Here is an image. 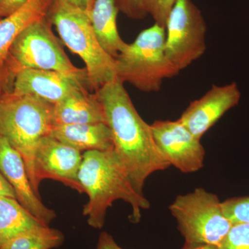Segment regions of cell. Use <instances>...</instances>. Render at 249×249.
<instances>
[{"instance_id":"cell-1","label":"cell","mask_w":249,"mask_h":249,"mask_svg":"<svg viewBox=\"0 0 249 249\" xmlns=\"http://www.w3.org/2000/svg\"><path fill=\"white\" fill-rule=\"evenodd\" d=\"M95 93L112 134L114 151L134 189L144 196L147 178L156 172L169 168L170 164L157 147L150 124L139 115L124 83L116 79Z\"/></svg>"},{"instance_id":"cell-3","label":"cell","mask_w":249,"mask_h":249,"mask_svg":"<svg viewBox=\"0 0 249 249\" xmlns=\"http://www.w3.org/2000/svg\"><path fill=\"white\" fill-rule=\"evenodd\" d=\"M51 24L47 16L42 18L15 39L0 72V94L11 91L15 76L27 69L59 72L90 89L86 69L78 68L70 61Z\"/></svg>"},{"instance_id":"cell-19","label":"cell","mask_w":249,"mask_h":249,"mask_svg":"<svg viewBox=\"0 0 249 249\" xmlns=\"http://www.w3.org/2000/svg\"><path fill=\"white\" fill-rule=\"evenodd\" d=\"M64 240L60 231L43 226L8 241L0 249H53L60 247Z\"/></svg>"},{"instance_id":"cell-13","label":"cell","mask_w":249,"mask_h":249,"mask_svg":"<svg viewBox=\"0 0 249 249\" xmlns=\"http://www.w3.org/2000/svg\"><path fill=\"white\" fill-rule=\"evenodd\" d=\"M88 89L71 77L48 70L27 69L14 77L11 91L17 94L30 95L54 105L78 90Z\"/></svg>"},{"instance_id":"cell-22","label":"cell","mask_w":249,"mask_h":249,"mask_svg":"<svg viewBox=\"0 0 249 249\" xmlns=\"http://www.w3.org/2000/svg\"><path fill=\"white\" fill-rule=\"evenodd\" d=\"M176 0H144L145 11L150 15L156 24L165 27L167 19Z\"/></svg>"},{"instance_id":"cell-29","label":"cell","mask_w":249,"mask_h":249,"mask_svg":"<svg viewBox=\"0 0 249 249\" xmlns=\"http://www.w3.org/2000/svg\"><path fill=\"white\" fill-rule=\"evenodd\" d=\"M0 18H1V16H0Z\"/></svg>"},{"instance_id":"cell-21","label":"cell","mask_w":249,"mask_h":249,"mask_svg":"<svg viewBox=\"0 0 249 249\" xmlns=\"http://www.w3.org/2000/svg\"><path fill=\"white\" fill-rule=\"evenodd\" d=\"M218 249H249V224H232Z\"/></svg>"},{"instance_id":"cell-16","label":"cell","mask_w":249,"mask_h":249,"mask_svg":"<svg viewBox=\"0 0 249 249\" xmlns=\"http://www.w3.org/2000/svg\"><path fill=\"white\" fill-rule=\"evenodd\" d=\"M53 0H29L21 9L0 19V72L16 37L32 23L47 17Z\"/></svg>"},{"instance_id":"cell-5","label":"cell","mask_w":249,"mask_h":249,"mask_svg":"<svg viewBox=\"0 0 249 249\" xmlns=\"http://www.w3.org/2000/svg\"><path fill=\"white\" fill-rule=\"evenodd\" d=\"M47 17L56 28L62 42L85 62L90 89L96 91L116 80L115 59L100 45L89 12L53 0Z\"/></svg>"},{"instance_id":"cell-9","label":"cell","mask_w":249,"mask_h":249,"mask_svg":"<svg viewBox=\"0 0 249 249\" xmlns=\"http://www.w3.org/2000/svg\"><path fill=\"white\" fill-rule=\"evenodd\" d=\"M156 144L170 165L183 173H196L204 166V147L178 121H156L150 124Z\"/></svg>"},{"instance_id":"cell-25","label":"cell","mask_w":249,"mask_h":249,"mask_svg":"<svg viewBox=\"0 0 249 249\" xmlns=\"http://www.w3.org/2000/svg\"><path fill=\"white\" fill-rule=\"evenodd\" d=\"M96 249H123L118 245L112 236L107 232H103L98 238Z\"/></svg>"},{"instance_id":"cell-26","label":"cell","mask_w":249,"mask_h":249,"mask_svg":"<svg viewBox=\"0 0 249 249\" xmlns=\"http://www.w3.org/2000/svg\"><path fill=\"white\" fill-rule=\"evenodd\" d=\"M2 196L16 199V193L14 188L4 178V175L0 173V197Z\"/></svg>"},{"instance_id":"cell-7","label":"cell","mask_w":249,"mask_h":249,"mask_svg":"<svg viewBox=\"0 0 249 249\" xmlns=\"http://www.w3.org/2000/svg\"><path fill=\"white\" fill-rule=\"evenodd\" d=\"M169 210L188 243L218 247L232 226L224 214L218 196L204 188L177 196Z\"/></svg>"},{"instance_id":"cell-14","label":"cell","mask_w":249,"mask_h":249,"mask_svg":"<svg viewBox=\"0 0 249 249\" xmlns=\"http://www.w3.org/2000/svg\"><path fill=\"white\" fill-rule=\"evenodd\" d=\"M50 136L83 153L114 150L112 134L106 123L55 124Z\"/></svg>"},{"instance_id":"cell-10","label":"cell","mask_w":249,"mask_h":249,"mask_svg":"<svg viewBox=\"0 0 249 249\" xmlns=\"http://www.w3.org/2000/svg\"><path fill=\"white\" fill-rule=\"evenodd\" d=\"M82 160V152L52 136H46L41 139L36 150V181L40 186L42 180L51 178L83 193L78 178Z\"/></svg>"},{"instance_id":"cell-2","label":"cell","mask_w":249,"mask_h":249,"mask_svg":"<svg viewBox=\"0 0 249 249\" xmlns=\"http://www.w3.org/2000/svg\"><path fill=\"white\" fill-rule=\"evenodd\" d=\"M78 178L83 193L89 197L83 207V214L93 229H102L108 208L116 200L130 205L132 222H139L142 210L150 207L145 196L134 189L127 171L114 150L83 153Z\"/></svg>"},{"instance_id":"cell-23","label":"cell","mask_w":249,"mask_h":249,"mask_svg":"<svg viewBox=\"0 0 249 249\" xmlns=\"http://www.w3.org/2000/svg\"><path fill=\"white\" fill-rule=\"evenodd\" d=\"M119 11L132 19H144L147 16L144 0H114Z\"/></svg>"},{"instance_id":"cell-18","label":"cell","mask_w":249,"mask_h":249,"mask_svg":"<svg viewBox=\"0 0 249 249\" xmlns=\"http://www.w3.org/2000/svg\"><path fill=\"white\" fill-rule=\"evenodd\" d=\"M43 226L47 225L31 214L17 199L0 197V247L18 235Z\"/></svg>"},{"instance_id":"cell-17","label":"cell","mask_w":249,"mask_h":249,"mask_svg":"<svg viewBox=\"0 0 249 249\" xmlns=\"http://www.w3.org/2000/svg\"><path fill=\"white\" fill-rule=\"evenodd\" d=\"M119 11L114 0H93L89 11L90 20L100 45L114 58L127 44L118 31Z\"/></svg>"},{"instance_id":"cell-27","label":"cell","mask_w":249,"mask_h":249,"mask_svg":"<svg viewBox=\"0 0 249 249\" xmlns=\"http://www.w3.org/2000/svg\"><path fill=\"white\" fill-rule=\"evenodd\" d=\"M60 1H65L67 4L76 6L89 13L93 3V0H60Z\"/></svg>"},{"instance_id":"cell-15","label":"cell","mask_w":249,"mask_h":249,"mask_svg":"<svg viewBox=\"0 0 249 249\" xmlns=\"http://www.w3.org/2000/svg\"><path fill=\"white\" fill-rule=\"evenodd\" d=\"M55 124L106 123L102 105L96 93L78 90L53 106Z\"/></svg>"},{"instance_id":"cell-6","label":"cell","mask_w":249,"mask_h":249,"mask_svg":"<svg viewBox=\"0 0 249 249\" xmlns=\"http://www.w3.org/2000/svg\"><path fill=\"white\" fill-rule=\"evenodd\" d=\"M165 29L156 24L142 31L115 58L116 79L144 92L160 91L163 81L178 74L165 53Z\"/></svg>"},{"instance_id":"cell-11","label":"cell","mask_w":249,"mask_h":249,"mask_svg":"<svg viewBox=\"0 0 249 249\" xmlns=\"http://www.w3.org/2000/svg\"><path fill=\"white\" fill-rule=\"evenodd\" d=\"M237 83L213 85L202 97L193 101L179 120L196 138L200 139L223 116L240 102Z\"/></svg>"},{"instance_id":"cell-28","label":"cell","mask_w":249,"mask_h":249,"mask_svg":"<svg viewBox=\"0 0 249 249\" xmlns=\"http://www.w3.org/2000/svg\"><path fill=\"white\" fill-rule=\"evenodd\" d=\"M181 249H218L217 246L209 244L188 243L186 242Z\"/></svg>"},{"instance_id":"cell-20","label":"cell","mask_w":249,"mask_h":249,"mask_svg":"<svg viewBox=\"0 0 249 249\" xmlns=\"http://www.w3.org/2000/svg\"><path fill=\"white\" fill-rule=\"evenodd\" d=\"M222 205L224 214L232 224H249V196L227 199Z\"/></svg>"},{"instance_id":"cell-8","label":"cell","mask_w":249,"mask_h":249,"mask_svg":"<svg viewBox=\"0 0 249 249\" xmlns=\"http://www.w3.org/2000/svg\"><path fill=\"white\" fill-rule=\"evenodd\" d=\"M165 53L181 71L206 51V21L192 0H176L165 24Z\"/></svg>"},{"instance_id":"cell-4","label":"cell","mask_w":249,"mask_h":249,"mask_svg":"<svg viewBox=\"0 0 249 249\" xmlns=\"http://www.w3.org/2000/svg\"><path fill=\"white\" fill-rule=\"evenodd\" d=\"M53 105L30 95L0 94V136L22 156L31 184L40 196L34 158L41 139L50 135L55 123Z\"/></svg>"},{"instance_id":"cell-12","label":"cell","mask_w":249,"mask_h":249,"mask_svg":"<svg viewBox=\"0 0 249 249\" xmlns=\"http://www.w3.org/2000/svg\"><path fill=\"white\" fill-rule=\"evenodd\" d=\"M0 173L14 188L19 204L39 221L49 226L56 217L55 211L47 207L34 191L22 156L1 136Z\"/></svg>"},{"instance_id":"cell-24","label":"cell","mask_w":249,"mask_h":249,"mask_svg":"<svg viewBox=\"0 0 249 249\" xmlns=\"http://www.w3.org/2000/svg\"><path fill=\"white\" fill-rule=\"evenodd\" d=\"M29 0H0V16L5 18L16 12Z\"/></svg>"}]
</instances>
